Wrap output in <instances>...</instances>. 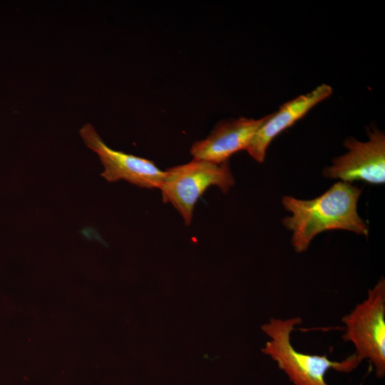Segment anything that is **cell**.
I'll list each match as a JSON object with an SVG mask.
<instances>
[{"instance_id": "6da1fadb", "label": "cell", "mask_w": 385, "mask_h": 385, "mask_svg": "<svg viewBox=\"0 0 385 385\" xmlns=\"http://www.w3.org/2000/svg\"><path fill=\"white\" fill-rule=\"evenodd\" d=\"M361 188L339 181L313 200L290 196L282 197V204L292 216L282 220L284 226L292 231L294 250L305 252L312 239L329 230H345L367 235L368 227L357 212Z\"/></svg>"}, {"instance_id": "7a4b0ae2", "label": "cell", "mask_w": 385, "mask_h": 385, "mask_svg": "<svg viewBox=\"0 0 385 385\" xmlns=\"http://www.w3.org/2000/svg\"><path fill=\"white\" fill-rule=\"evenodd\" d=\"M302 322L299 317H272L262 326V330L270 338L262 349V353L276 363L293 385H329L325 379L328 371L347 374L360 365L361 361L355 353L343 360L332 361L326 354H309L296 350L291 334Z\"/></svg>"}, {"instance_id": "3957f363", "label": "cell", "mask_w": 385, "mask_h": 385, "mask_svg": "<svg viewBox=\"0 0 385 385\" xmlns=\"http://www.w3.org/2000/svg\"><path fill=\"white\" fill-rule=\"evenodd\" d=\"M342 339L351 343L362 362L368 360L378 379L385 376V279L381 277L366 298L342 317Z\"/></svg>"}, {"instance_id": "277c9868", "label": "cell", "mask_w": 385, "mask_h": 385, "mask_svg": "<svg viewBox=\"0 0 385 385\" xmlns=\"http://www.w3.org/2000/svg\"><path fill=\"white\" fill-rule=\"evenodd\" d=\"M160 187L163 201L170 202L183 217L186 225L192 220L197 200L210 186L226 193L235 185L227 161L213 163L193 159L166 170Z\"/></svg>"}, {"instance_id": "5b68a950", "label": "cell", "mask_w": 385, "mask_h": 385, "mask_svg": "<svg viewBox=\"0 0 385 385\" xmlns=\"http://www.w3.org/2000/svg\"><path fill=\"white\" fill-rule=\"evenodd\" d=\"M369 140L349 138L344 142L347 152L333 160L324 175L349 183L362 180L372 184L385 182V135L377 128L369 130Z\"/></svg>"}, {"instance_id": "8992f818", "label": "cell", "mask_w": 385, "mask_h": 385, "mask_svg": "<svg viewBox=\"0 0 385 385\" xmlns=\"http://www.w3.org/2000/svg\"><path fill=\"white\" fill-rule=\"evenodd\" d=\"M80 135L98 155L104 167L101 176L108 182L124 180L140 188H160L165 172L153 162L109 148L90 123L81 128Z\"/></svg>"}, {"instance_id": "52a82bcc", "label": "cell", "mask_w": 385, "mask_h": 385, "mask_svg": "<svg viewBox=\"0 0 385 385\" xmlns=\"http://www.w3.org/2000/svg\"><path fill=\"white\" fill-rule=\"evenodd\" d=\"M267 117L259 119L241 117L219 123L206 138L192 145L190 153L195 159L213 163L227 161L235 153L247 149Z\"/></svg>"}, {"instance_id": "ba28073f", "label": "cell", "mask_w": 385, "mask_h": 385, "mask_svg": "<svg viewBox=\"0 0 385 385\" xmlns=\"http://www.w3.org/2000/svg\"><path fill=\"white\" fill-rule=\"evenodd\" d=\"M332 93V88L322 83L312 91L287 102L277 111L268 115L246 149L250 155L258 163H262L271 141Z\"/></svg>"}]
</instances>
